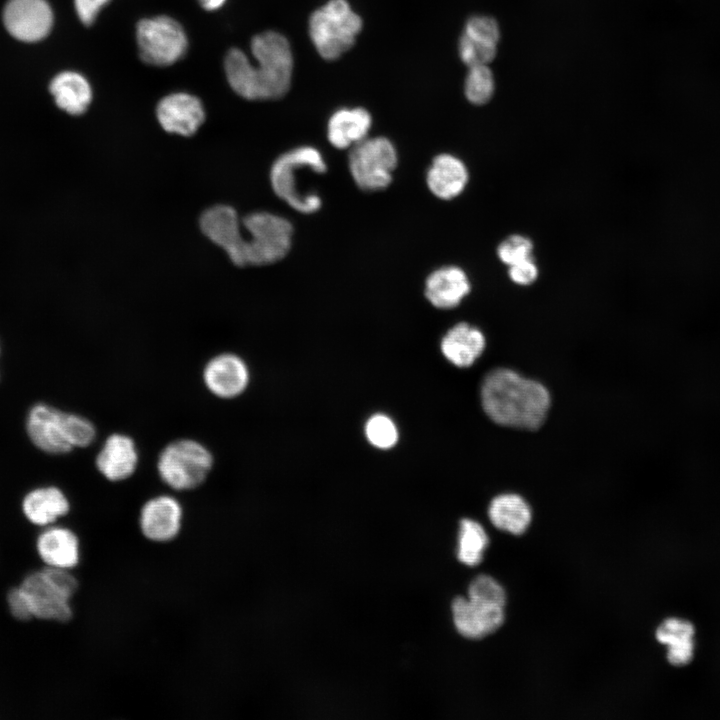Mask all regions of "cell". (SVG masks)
<instances>
[{"mask_svg":"<svg viewBox=\"0 0 720 720\" xmlns=\"http://www.w3.org/2000/svg\"><path fill=\"white\" fill-rule=\"evenodd\" d=\"M252 63L238 48L230 49L224 60L227 81L233 91L247 100H273L289 90L293 55L288 40L280 33L266 31L250 43Z\"/></svg>","mask_w":720,"mask_h":720,"instance_id":"obj_1","label":"cell"},{"mask_svg":"<svg viewBox=\"0 0 720 720\" xmlns=\"http://www.w3.org/2000/svg\"><path fill=\"white\" fill-rule=\"evenodd\" d=\"M481 402L495 423L522 429H537L550 407V394L540 382L513 370L490 371L481 386Z\"/></svg>","mask_w":720,"mask_h":720,"instance_id":"obj_2","label":"cell"},{"mask_svg":"<svg viewBox=\"0 0 720 720\" xmlns=\"http://www.w3.org/2000/svg\"><path fill=\"white\" fill-rule=\"evenodd\" d=\"M26 430L33 444L50 454H65L75 447H87L96 437V428L87 418L43 403L30 409Z\"/></svg>","mask_w":720,"mask_h":720,"instance_id":"obj_3","label":"cell"},{"mask_svg":"<svg viewBox=\"0 0 720 720\" xmlns=\"http://www.w3.org/2000/svg\"><path fill=\"white\" fill-rule=\"evenodd\" d=\"M311 169L317 174L327 170L319 150L301 146L280 155L270 169V183L274 193L294 210L311 214L321 207V198L315 192L306 193L299 186V174Z\"/></svg>","mask_w":720,"mask_h":720,"instance_id":"obj_4","label":"cell"},{"mask_svg":"<svg viewBox=\"0 0 720 720\" xmlns=\"http://www.w3.org/2000/svg\"><path fill=\"white\" fill-rule=\"evenodd\" d=\"M20 587L34 618L58 622L72 618L71 601L79 583L70 570L46 566L26 576Z\"/></svg>","mask_w":720,"mask_h":720,"instance_id":"obj_5","label":"cell"},{"mask_svg":"<svg viewBox=\"0 0 720 720\" xmlns=\"http://www.w3.org/2000/svg\"><path fill=\"white\" fill-rule=\"evenodd\" d=\"M213 465L211 451L201 442L189 438L168 443L156 463L160 479L175 491H190L201 486Z\"/></svg>","mask_w":720,"mask_h":720,"instance_id":"obj_6","label":"cell"},{"mask_svg":"<svg viewBox=\"0 0 720 720\" xmlns=\"http://www.w3.org/2000/svg\"><path fill=\"white\" fill-rule=\"evenodd\" d=\"M241 221L245 266L273 264L288 254L293 235L289 220L271 212L255 211Z\"/></svg>","mask_w":720,"mask_h":720,"instance_id":"obj_7","label":"cell"},{"mask_svg":"<svg viewBox=\"0 0 720 720\" xmlns=\"http://www.w3.org/2000/svg\"><path fill=\"white\" fill-rule=\"evenodd\" d=\"M361 28L362 20L347 0H329L309 20L311 40L326 60H335L349 50Z\"/></svg>","mask_w":720,"mask_h":720,"instance_id":"obj_8","label":"cell"},{"mask_svg":"<svg viewBox=\"0 0 720 720\" xmlns=\"http://www.w3.org/2000/svg\"><path fill=\"white\" fill-rule=\"evenodd\" d=\"M397 163V150L385 137H366L351 147L348 155V168L354 182L369 192L390 185Z\"/></svg>","mask_w":720,"mask_h":720,"instance_id":"obj_9","label":"cell"},{"mask_svg":"<svg viewBox=\"0 0 720 720\" xmlns=\"http://www.w3.org/2000/svg\"><path fill=\"white\" fill-rule=\"evenodd\" d=\"M139 56L154 66H169L179 61L188 49L185 30L170 16L140 20L136 26Z\"/></svg>","mask_w":720,"mask_h":720,"instance_id":"obj_10","label":"cell"},{"mask_svg":"<svg viewBox=\"0 0 720 720\" xmlns=\"http://www.w3.org/2000/svg\"><path fill=\"white\" fill-rule=\"evenodd\" d=\"M202 233L220 247L230 261L244 267L242 221L236 210L226 204H217L204 210L199 219Z\"/></svg>","mask_w":720,"mask_h":720,"instance_id":"obj_11","label":"cell"},{"mask_svg":"<svg viewBox=\"0 0 720 720\" xmlns=\"http://www.w3.org/2000/svg\"><path fill=\"white\" fill-rule=\"evenodd\" d=\"M183 513V507L177 498L168 494L151 497L140 508L139 530L150 542H171L182 529Z\"/></svg>","mask_w":720,"mask_h":720,"instance_id":"obj_12","label":"cell"},{"mask_svg":"<svg viewBox=\"0 0 720 720\" xmlns=\"http://www.w3.org/2000/svg\"><path fill=\"white\" fill-rule=\"evenodd\" d=\"M3 22L16 39L36 42L45 38L53 25V12L46 0H9Z\"/></svg>","mask_w":720,"mask_h":720,"instance_id":"obj_13","label":"cell"},{"mask_svg":"<svg viewBox=\"0 0 720 720\" xmlns=\"http://www.w3.org/2000/svg\"><path fill=\"white\" fill-rule=\"evenodd\" d=\"M202 380L212 395L219 399L232 400L247 389L250 372L240 356L223 352L206 362L202 371Z\"/></svg>","mask_w":720,"mask_h":720,"instance_id":"obj_14","label":"cell"},{"mask_svg":"<svg viewBox=\"0 0 720 720\" xmlns=\"http://www.w3.org/2000/svg\"><path fill=\"white\" fill-rule=\"evenodd\" d=\"M205 109L195 95L175 92L163 97L157 104L156 117L168 133L192 136L205 121Z\"/></svg>","mask_w":720,"mask_h":720,"instance_id":"obj_15","label":"cell"},{"mask_svg":"<svg viewBox=\"0 0 720 720\" xmlns=\"http://www.w3.org/2000/svg\"><path fill=\"white\" fill-rule=\"evenodd\" d=\"M452 613L458 632L471 639L493 633L504 621L503 606L469 597H456L452 603Z\"/></svg>","mask_w":720,"mask_h":720,"instance_id":"obj_16","label":"cell"},{"mask_svg":"<svg viewBox=\"0 0 720 720\" xmlns=\"http://www.w3.org/2000/svg\"><path fill=\"white\" fill-rule=\"evenodd\" d=\"M139 454L133 438L122 433L109 435L97 453L95 464L99 473L110 482L130 478L136 471Z\"/></svg>","mask_w":720,"mask_h":720,"instance_id":"obj_17","label":"cell"},{"mask_svg":"<svg viewBox=\"0 0 720 720\" xmlns=\"http://www.w3.org/2000/svg\"><path fill=\"white\" fill-rule=\"evenodd\" d=\"M471 283L458 266H444L431 272L425 281V296L436 308L451 309L469 294Z\"/></svg>","mask_w":720,"mask_h":720,"instance_id":"obj_18","label":"cell"},{"mask_svg":"<svg viewBox=\"0 0 720 720\" xmlns=\"http://www.w3.org/2000/svg\"><path fill=\"white\" fill-rule=\"evenodd\" d=\"M37 552L49 567L71 570L80 562V541L69 528L56 526L45 529L37 538Z\"/></svg>","mask_w":720,"mask_h":720,"instance_id":"obj_19","label":"cell"},{"mask_svg":"<svg viewBox=\"0 0 720 720\" xmlns=\"http://www.w3.org/2000/svg\"><path fill=\"white\" fill-rule=\"evenodd\" d=\"M468 180L469 172L464 162L449 153L437 155L426 174V183L430 192L442 200H451L459 196Z\"/></svg>","mask_w":720,"mask_h":720,"instance_id":"obj_20","label":"cell"},{"mask_svg":"<svg viewBox=\"0 0 720 720\" xmlns=\"http://www.w3.org/2000/svg\"><path fill=\"white\" fill-rule=\"evenodd\" d=\"M485 337L476 327L460 322L450 328L441 340V351L453 365L471 366L485 348Z\"/></svg>","mask_w":720,"mask_h":720,"instance_id":"obj_21","label":"cell"},{"mask_svg":"<svg viewBox=\"0 0 720 720\" xmlns=\"http://www.w3.org/2000/svg\"><path fill=\"white\" fill-rule=\"evenodd\" d=\"M372 124L369 112L361 107L335 111L327 125V138L337 149L351 148L366 137Z\"/></svg>","mask_w":720,"mask_h":720,"instance_id":"obj_22","label":"cell"},{"mask_svg":"<svg viewBox=\"0 0 720 720\" xmlns=\"http://www.w3.org/2000/svg\"><path fill=\"white\" fill-rule=\"evenodd\" d=\"M56 105L71 115H81L89 107L93 93L88 80L75 71L57 74L49 85Z\"/></svg>","mask_w":720,"mask_h":720,"instance_id":"obj_23","label":"cell"},{"mask_svg":"<svg viewBox=\"0 0 720 720\" xmlns=\"http://www.w3.org/2000/svg\"><path fill=\"white\" fill-rule=\"evenodd\" d=\"M22 509L31 523L46 526L67 515L70 510V502L59 488L42 487L30 491L24 497Z\"/></svg>","mask_w":720,"mask_h":720,"instance_id":"obj_24","label":"cell"},{"mask_svg":"<svg viewBox=\"0 0 720 720\" xmlns=\"http://www.w3.org/2000/svg\"><path fill=\"white\" fill-rule=\"evenodd\" d=\"M695 628L687 620L665 619L656 630L657 640L668 646L667 660L674 666H685L694 656Z\"/></svg>","mask_w":720,"mask_h":720,"instance_id":"obj_25","label":"cell"},{"mask_svg":"<svg viewBox=\"0 0 720 720\" xmlns=\"http://www.w3.org/2000/svg\"><path fill=\"white\" fill-rule=\"evenodd\" d=\"M488 514L495 527L515 535L524 533L531 521L529 505L516 494L496 496L490 503Z\"/></svg>","mask_w":720,"mask_h":720,"instance_id":"obj_26","label":"cell"},{"mask_svg":"<svg viewBox=\"0 0 720 720\" xmlns=\"http://www.w3.org/2000/svg\"><path fill=\"white\" fill-rule=\"evenodd\" d=\"M488 546V537L483 527L471 519L460 521L458 559L468 566L480 563Z\"/></svg>","mask_w":720,"mask_h":720,"instance_id":"obj_27","label":"cell"},{"mask_svg":"<svg viewBox=\"0 0 720 720\" xmlns=\"http://www.w3.org/2000/svg\"><path fill=\"white\" fill-rule=\"evenodd\" d=\"M495 92V79L487 65L469 67L464 82V94L467 100L474 105H483L489 102Z\"/></svg>","mask_w":720,"mask_h":720,"instance_id":"obj_28","label":"cell"},{"mask_svg":"<svg viewBox=\"0 0 720 720\" xmlns=\"http://www.w3.org/2000/svg\"><path fill=\"white\" fill-rule=\"evenodd\" d=\"M367 440L376 448L389 449L398 441L399 433L394 421L387 415H372L365 424Z\"/></svg>","mask_w":720,"mask_h":720,"instance_id":"obj_29","label":"cell"},{"mask_svg":"<svg viewBox=\"0 0 720 720\" xmlns=\"http://www.w3.org/2000/svg\"><path fill=\"white\" fill-rule=\"evenodd\" d=\"M459 57L468 67L487 65L497 54V45L473 39L462 33L458 42Z\"/></svg>","mask_w":720,"mask_h":720,"instance_id":"obj_30","label":"cell"},{"mask_svg":"<svg viewBox=\"0 0 720 720\" xmlns=\"http://www.w3.org/2000/svg\"><path fill=\"white\" fill-rule=\"evenodd\" d=\"M531 239L521 234H513L505 238L497 247L499 260L508 267L533 257Z\"/></svg>","mask_w":720,"mask_h":720,"instance_id":"obj_31","label":"cell"},{"mask_svg":"<svg viewBox=\"0 0 720 720\" xmlns=\"http://www.w3.org/2000/svg\"><path fill=\"white\" fill-rule=\"evenodd\" d=\"M463 33L473 39L494 45H497L500 39L497 21L486 15L471 16L465 24Z\"/></svg>","mask_w":720,"mask_h":720,"instance_id":"obj_32","label":"cell"},{"mask_svg":"<svg viewBox=\"0 0 720 720\" xmlns=\"http://www.w3.org/2000/svg\"><path fill=\"white\" fill-rule=\"evenodd\" d=\"M468 597L503 607L506 600L502 586L488 575H479L472 580L468 588Z\"/></svg>","mask_w":720,"mask_h":720,"instance_id":"obj_33","label":"cell"},{"mask_svg":"<svg viewBox=\"0 0 720 720\" xmlns=\"http://www.w3.org/2000/svg\"><path fill=\"white\" fill-rule=\"evenodd\" d=\"M538 274L539 270L533 257L513 264L508 269L510 280L522 286L534 283L538 278Z\"/></svg>","mask_w":720,"mask_h":720,"instance_id":"obj_34","label":"cell"},{"mask_svg":"<svg viewBox=\"0 0 720 720\" xmlns=\"http://www.w3.org/2000/svg\"><path fill=\"white\" fill-rule=\"evenodd\" d=\"M7 603L11 614L20 621L33 618L28 598L22 588H12L7 595Z\"/></svg>","mask_w":720,"mask_h":720,"instance_id":"obj_35","label":"cell"},{"mask_svg":"<svg viewBox=\"0 0 720 720\" xmlns=\"http://www.w3.org/2000/svg\"><path fill=\"white\" fill-rule=\"evenodd\" d=\"M111 0H74V7L80 21L86 25H92L99 12Z\"/></svg>","mask_w":720,"mask_h":720,"instance_id":"obj_36","label":"cell"},{"mask_svg":"<svg viewBox=\"0 0 720 720\" xmlns=\"http://www.w3.org/2000/svg\"><path fill=\"white\" fill-rule=\"evenodd\" d=\"M202 8L208 11H214L221 8L226 0H198Z\"/></svg>","mask_w":720,"mask_h":720,"instance_id":"obj_37","label":"cell"}]
</instances>
